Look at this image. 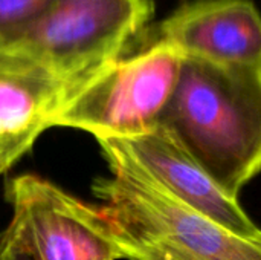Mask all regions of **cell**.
I'll return each instance as SVG.
<instances>
[{"instance_id": "cell-4", "label": "cell", "mask_w": 261, "mask_h": 260, "mask_svg": "<svg viewBox=\"0 0 261 260\" xmlns=\"http://www.w3.org/2000/svg\"><path fill=\"white\" fill-rule=\"evenodd\" d=\"M184 54L158 40L122 57L75 90L52 121L96 139H132L153 130L174 92Z\"/></svg>"}, {"instance_id": "cell-1", "label": "cell", "mask_w": 261, "mask_h": 260, "mask_svg": "<svg viewBox=\"0 0 261 260\" xmlns=\"http://www.w3.org/2000/svg\"><path fill=\"white\" fill-rule=\"evenodd\" d=\"M110 176L93 193L127 260H261V231L239 234L168 192L118 139H96Z\"/></svg>"}, {"instance_id": "cell-6", "label": "cell", "mask_w": 261, "mask_h": 260, "mask_svg": "<svg viewBox=\"0 0 261 260\" xmlns=\"http://www.w3.org/2000/svg\"><path fill=\"white\" fill-rule=\"evenodd\" d=\"M159 40L185 57L261 64V14L252 0H190L159 26Z\"/></svg>"}, {"instance_id": "cell-5", "label": "cell", "mask_w": 261, "mask_h": 260, "mask_svg": "<svg viewBox=\"0 0 261 260\" xmlns=\"http://www.w3.org/2000/svg\"><path fill=\"white\" fill-rule=\"evenodd\" d=\"M12 219L0 241L31 260H119L122 250L99 207L23 175L8 185Z\"/></svg>"}, {"instance_id": "cell-7", "label": "cell", "mask_w": 261, "mask_h": 260, "mask_svg": "<svg viewBox=\"0 0 261 260\" xmlns=\"http://www.w3.org/2000/svg\"><path fill=\"white\" fill-rule=\"evenodd\" d=\"M168 192L226 228L252 236L261 230L239 198L228 195L182 143L162 124L132 139H118Z\"/></svg>"}, {"instance_id": "cell-2", "label": "cell", "mask_w": 261, "mask_h": 260, "mask_svg": "<svg viewBox=\"0 0 261 260\" xmlns=\"http://www.w3.org/2000/svg\"><path fill=\"white\" fill-rule=\"evenodd\" d=\"M159 124L228 195L239 198L261 173V64L184 57Z\"/></svg>"}, {"instance_id": "cell-9", "label": "cell", "mask_w": 261, "mask_h": 260, "mask_svg": "<svg viewBox=\"0 0 261 260\" xmlns=\"http://www.w3.org/2000/svg\"><path fill=\"white\" fill-rule=\"evenodd\" d=\"M54 3L55 0H0V51L37 25Z\"/></svg>"}, {"instance_id": "cell-8", "label": "cell", "mask_w": 261, "mask_h": 260, "mask_svg": "<svg viewBox=\"0 0 261 260\" xmlns=\"http://www.w3.org/2000/svg\"><path fill=\"white\" fill-rule=\"evenodd\" d=\"M72 89L44 70L0 55V175L49 127Z\"/></svg>"}, {"instance_id": "cell-3", "label": "cell", "mask_w": 261, "mask_h": 260, "mask_svg": "<svg viewBox=\"0 0 261 260\" xmlns=\"http://www.w3.org/2000/svg\"><path fill=\"white\" fill-rule=\"evenodd\" d=\"M153 12L151 0H55L0 55L29 63L75 92L124 57Z\"/></svg>"}, {"instance_id": "cell-10", "label": "cell", "mask_w": 261, "mask_h": 260, "mask_svg": "<svg viewBox=\"0 0 261 260\" xmlns=\"http://www.w3.org/2000/svg\"><path fill=\"white\" fill-rule=\"evenodd\" d=\"M0 260H31V257L20 254L17 251H12L11 248H8L2 241H0Z\"/></svg>"}]
</instances>
